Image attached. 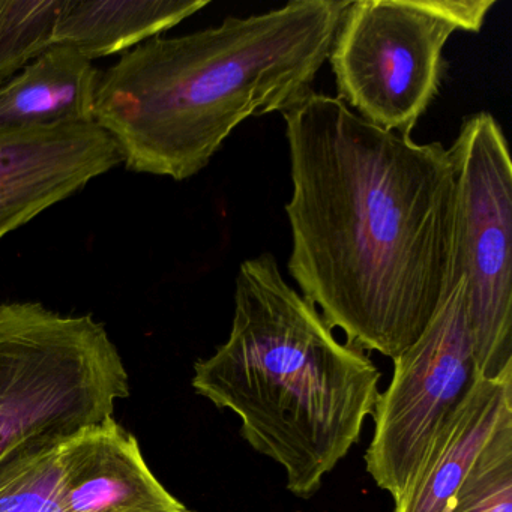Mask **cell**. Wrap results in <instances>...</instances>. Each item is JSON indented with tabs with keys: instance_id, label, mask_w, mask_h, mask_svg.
I'll return each mask as SVG.
<instances>
[{
	"instance_id": "cell-16",
	"label": "cell",
	"mask_w": 512,
	"mask_h": 512,
	"mask_svg": "<svg viewBox=\"0 0 512 512\" xmlns=\"http://www.w3.org/2000/svg\"><path fill=\"white\" fill-rule=\"evenodd\" d=\"M0 85H2V82H0Z\"/></svg>"
},
{
	"instance_id": "cell-1",
	"label": "cell",
	"mask_w": 512,
	"mask_h": 512,
	"mask_svg": "<svg viewBox=\"0 0 512 512\" xmlns=\"http://www.w3.org/2000/svg\"><path fill=\"white\" fill-rule=\"evenodd\" d=\"M283 118L290 277L349 346L397 358L463 277L451 152L319 92Z\"/></svg>"
},
{
	"instance_id": "cell-5",
	"label": "cell",
	"mask_w": 512,
	"mask_h": 512,
	"mask_svg": "<svg viewBox=\"0 0 512 512\" xmlns=\"http://www.w3.org/2000/svg\"><path fill=\"white\" fill-rule=\"evenodd\" d=\"M496 0H350L329 52L338 100L410 136L440 91L443 49L479 32Z\"/></svg>"
},
{
	"instance_id": "cell-8",
	"label": "cell",
	"mask_w": 512,
	"mask_h": 512,
	"mask_svg": "<svg viewBox=\"0 0 512 512\" xmlns=\"http://www.w3.org/2000/svg\"><path fill=\"white\" fill-rule=\"evenodd\" d=\"M122 164L95 124L0 133V241Z\"/></svg>"
},
{
	"instance_id": "cell-15",
	"label": "cell",
	"mask_w": 512,
	"mask_h": 512,
	"mask_svg": "<svg viewBox=\"0 0 512 512\" xmlns=\"http://www.w3.org/2000/svg\"><path fill=\"white\" fill-rule=\"evenodd\" d=\"M448 512H512V416L494 431Z\"/></svg>"
},
{
	"instance_id": "cell-6",
	"label": "cell",
	"mask_w": 512,
	"mask_h": 512,
	"mask_svg": "<svg viewBox=\"0 0 512 512\" xmlns=\"http://www.w3.org/2000/svg\"><path fill=\"white\" fill-rule=\"evenodd\" d=\"M460 259L479 376L512 370V163L491 113L467 116L452 143Z\"/></svg>"
},
{
	"instance_id": "cell-14",
	"label": "cell",
	"mask_w": 512,
	"mask_h": 512,
	"mask_svg": "<svg viewBox=\"0 0 512 512\" xmlns=\"http://www.w3.org/2000/svg\"><path fill=\"white\" fill-rule=\"evenodd\" d=\"M62 5L64 0H0V82L52 46Z\"/></svg>"
},
{
	"instance_id": "cell-17",
	"label": "cell",
	"mask_w": 512,
	"mask_h": 512,
	"mask_svg": "<svg viewBox=\"0 0 512 512\" xmlns=\"http://www.w3.org/2000/svg\"><path fill=\"white\" fill-rule=\"evenodd\" d=\"M188 512H194V511H188Z\"/></svg>"
},
{
	"instance_id": "cell-10",
	"label": "cell",
	"mask_w": 512,
	"mask_h": 512,
	"mask_svg": "<svg viewBox=\"0 0 512 512\" xmlns=\"http://www.w3.org/2000/svg\"><path fill=\"white\" fill-rule=\"evenodd\" d=\"M512 416V370L479 379L428 448L395 512H448L494 431Z\"/></svg>"
},
{
	"instance_id": "cell-13",
	"label": "cell",
	"mask_w": 512,
	"mask_h": 512,
	"mask_svg": "<svg viewBox=\"0 0 512 512\" xmlns=\"http://www.w3.org/2000/svg\"><path fill=\"white\" fill-rule=\"evenodd\" d=\"M64 445L0 461V512H61Z\"/></svg>"
},
{
	"instance_id": "cell-7",
	"label": "cell",
	"mask_w": 512,
	"mask_h": 512,
	"mask_svg": "<svg viewBox=\"0 0 512 512\" xmlns=\"http://www.w3.org/2000/svg\"><path fill=\"white\" fill-rule=\"evenodd\" d=\"M394 376L373 410L368 475L397 502L434 437L481 379L469 317L466 278L448 293L424 334L392 359Z\"/></svg>"
},
{
	"instance_id": "cell-11",
	"label": "cell",
	"mask_w": 512,
	"mask_h": 512,
	"mask_svg": "<svg viewBox=\"0 0 512 512\" xmlns=\"http://www.w3.org/2000/svg\"><path fill=\"white\" fill-rule=\"evenodd\" d=\"M100 74L73 47L53 44L0 85V133L95 124Z\"/></svg>"
},
{
	"instance_id": "cell-2",
	"label": "cell",
	"mask_w": 512,
	"mask_h": 512,
	"mask_svg": "<svg viewBox=\"0 0 512 512\" xmlns=\"http://www.w3.org/2000/svg\"><path fill=\"white\" fill-rule=\"evenodd\" d=\"M350 0H293L214 28L155 37L100 74L94 122L128 170L187 181L250 118L311 91Z\"/></svg>"
},
{
	"instance_id": "cell-12",
	"label": "cell",
	"mask_w": 512,
	"mask_h": 512,
	"mask_svg": "<svg viewBox=\"0 0 512 512\" xmlns=\"http://www.w3.org/2000/svg\"><path fill=\"white\" fill-rule=\"evenodd\" d=\"M206 5L208 0H64L52 46L73 47L92 62L160 37Z\"/></svg>"
},
{
	"instance_id": "cell-4",
	"label": "cell",
	"mask_w": 512,
	"mask_h": 512,
	"mask_svg": "<svg viewBox=\"0 0 512 512\" xmlns=\"http://www.w3.org/2000/svg\"><path fill=\"white\" fill-rule=\"evenodd\" d=\"M128 397L130 376L103 323L40 302L0 304V461L61 445Z\"/></svg>"
},
{
	"instance_id": "cell-3",
	"label": "cell",
	"mask_w": 512,
	"mask_h": 512,
	"mask_svg": "<svg viewBox=\"0 0 512 512\" xmlns=\"http://www.w3.org/2000/svg\"><path fill=\"white\" fill-rule=\"evenodd\" d=\"M380 377L265 253L239 266L229 338L194 364L193 388L236 413L251 448L283 467L289 491L310 499L359 442Z\"/></svg>"
},
{
	"instance_id": "cell-9",
	"label": "cell",
	"mask_w": 512,
	"mask_h": 512,
	"mask_svg": "<svg viewBox=\"0 0 512 512\" xmlns=\"http://www.w3.org/2000/svg\"><path fill=\"white\" fill-rule=\"evenodd\" d=\"M61 512H188L149 469L136 436L113 416L64 445Z\"/></svg>"
}]
</instances>
